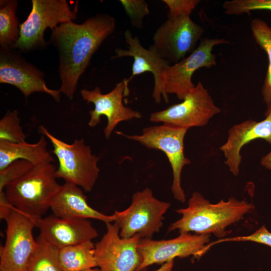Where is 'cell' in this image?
Listing matches in <instances>:
<instances>
[{
	"label": "cell",
	"mask_w": 271,
	"mask_h": 271,
	"mask_svg": "<svg viewBox=\"0 0 271 271\" xmlns=\"http://www.w3.org/2000/svg\"><path fill=\"white\" fill-rule=\"evenodd\" d=\"M260 164L265 168L271 170V151L261 159Z\"/></svg>",
	"instance_id": "obj_32"
},
{
	"label": "cell",
	"mask_w": 271,
	"mask_h": 271,
	"mask_svg": "<svg viewBox=\"0 0 271 271\" xmlns=\"http://www.w3.org/2000/svg\"><path fill=\"white\" fill-rule=\"evenodd\" d=\"M46 242L61 249L92 240L98 236L89 219L63 218L54 215L42 217L36 223Z\"/></svg>",
	"instance_id": "obj_17"
},
{
	"label": "cell",
	"mask_w": 271,
	"mask_h": 271,
	"mask_svg": "<svg viewBox=\"0 0 271 271\" xmlns=\"http://www.w3.org/2000/svg\"><path fill=\"white\" fill-rule=\"evenodd\" d=\"M204 32L203 28L190 16L168 18L157 29L150 46L169 63L174 64L195 49Z\"/></svg>",
	"instance_id": "obj_8"
},
{
	"label": "cell",
	"mask_w": 271,
	"mask_h": 271,
	"mask_svg": "<svg viewBox=\"0 0 271 271\" xmlns=\"http://www.w3.org/2000/svg\"><path fill=\"white\" fill-rule=\"evenodd\" d=\"M45 137L42 134L39 141L34 144L26 141L16 143L0 141V170L18 160L27 161L34 167L53 162L54 160L48 150Z\"/></svg>",
	"instance_id": "obj_20"
},
{
	"label": "cell",
	"mask_w": 271,
	"mask_h": 271,
	"mask_svg": "<svg viewBox=\"0 0 271 271\" xmlns=\"http://www.w3.org/2000/svg\"><path fill=\"white\" fill-rule=\"evenodd\" d=\"M265 118L256 121L248 119L236 124L228 131L226 141L220 147L225 158V164L229 171L237 176L240 171L244 146L257 139H263L271 144V113H265Z\"/></svg>",
	"instance_id": "obj_18"
},
{
	"label": "cell",
	"mask_w": 271,
	"mask_h": 271,
	"mask_svg": "<svg viewBox=\"0 0 271 271\" xmlns=\"http://www.w3.org/2000/svg\"><path fill=\"white\" fill-rule=\"evenodd\" d=\"M246 241L259 243L271 247V232H269L265 226L263 225L258 229L250 235L233 237L223 238L208 243L205 246L204 250L205 251H207L214 245L221 242Z\"/></svg>",
	"instance_id": "obj_29"
},
{
	"label": "cell",
	"mask_w": 271,
	"mask_h": 271,
	"mask_svg": "<svg viewBox=\"0 0 271 271\" xmlns=\"http://www.w3.org/2000/svg\"><path fill=\"white\" fill-rule=\"evenodd\" d=\"M18 2L0 1V45L2 49H13L20 37V24L16 16Z\"/></svg>",
	"instance_id": "obj_22"
},
{
	"label": "cell",
	"mask_w": 271,
	"mask_h": 271,
	"mask_svg": "<svg viewBox=\"0 0 271 271\" xmlns=\"http://www.w3.org/2000/svg\"><path fill=\"white\" fill-rule=\"evenodd\" d=\"M171 204L156 198L148 187L135 193L130 206L113 214L114 222L119 228L121 238H128L138 235L141 238L151 239L163 225L164 215Z\"/></svg>",
	"instance_id": "obj_7"
},
{
	"label": "cell",
	"mask_w": 271,
	"mask_h": 271,
	"mask_svg": "<svg viewBox=\"0 0 271 271\" xmlns=\"http://www.w3.org/2000/svg\"><path fill=\"white\" fill-rule=\"evenodd\" d=\"M228 43L223 38H202L188 56L168 66L165 81L166 93L175 94L183 100L195 86L192 80L194 72L201 68L216 65V56L212 53L213 48Z\"/></svg>",
	"instance_id": "obj_12"
},
{
	"label": "cell",
	"mask_w": 271,
	"mask_h": 271,
	"mask_svg": "<svg viewBox=\"0 0 271 271\" xmlns=\"http://www.w3.org/2000/svg\"><path fill=\"white\" fill-rule=\"evenodd\" d=\"M33 167V165L29 162L18 160L0 170V192L3 191L9 183L20 178Z\"/></svg>",
	"instance_id": "obj_28"
},
{
	"label": "cell",
	"mask_w": 271,
	"mask_h": 271,
	"mask_svg": "<svg viewBox=\"0 0 271 271\" xmlns=\"http://www.w3.org/2000/svg\"><path fill=\"white\" fill-rule=\"evenodd\" d=\"M254 209L252 204L230 198L212 204L198 192H194L188 206L176 212L182 217L168 228V232L178 230L180 234L193 232L196 234L211 235L218 237L228 235L226 230Z\"/></svg>",
	"instance_id": "obj_2"
},
{
	"label": "cell",
	"mask_w": 271,
	"mask_h": 271,
	"mask_svg": "<svg viewBox=\"0 0 271 271\" xmlns=\"http://www.w3.org/2000/svg\"><path fill=\"white\" fill-rule=\"evenodd\" d=\"M266 113H271V105L267 106V109L266 110Z\"/></svg>",
	"instance_id": "obj_35"
},
{
	"label": "cell",
	"mask_w": 271,
	"mask_h": 271,
	"mask_svg": "<svg viewBox=\"0 0 271 271\" xmlns=\"http://www.w3.org/2000/svg\"><path fill=\"white\" fill-rule=\"evenodd\" d=\"M169 9L168 18L190 16L200 2L199 0H163Z\"/></svg>",
	"instance_id": "obj_30"
},
{
	"label": "cell",
	"mask_w": 271,
	"mask_h": 271,
	"mask_svg": "<svg viewBox=\"0 0 271 271\" xmlns=\"http://www.w3.org/2000/svg\"><path fill=\"white\" fill-rule=\"evenodd\" d=\"M5 221L6 237L1 249L0 270L27 271L38 245L33 234L36 224L15 208Z\"/></svg>",
	"instance_id": "obj_9"
},
{
	"label": "cell",
	"mask_w": 271,
	"mask_h": 271,
	"mask_svg": "<svg viewBox=\"0 0 271 271\" xmlns=\"http://www.w3.org/2000/svg\"><path fill=\"white\" fill-rule=\"evenodd\" d=\"M39 131L52 145V152L58 162L57 178L76 185L85 192H90L100 172L99 158L92 154L90 147L82 139H76L72 144L67 143L54 136L43 125L39 126Z\"/></svg>",
	"instance_id": "obj_4"
},
{
	"label": "cell",
	"mask_w": 271,
	"mask_h": 271,
	"mask_svg": "<svg viewBox=\"0 0 271 271\" xmlns=\"http://www.w3.org/2000/svg\"><path fill=\"white\" fill-rule=\"evenodd\" d=\"M129 93L128 84L125 79L117 83L112 90L106 94L102 93L97 86L93 90H81L83 99L94 105V109L89 111V126H96L100 122L101 116H105L107 122L104 133L105 138L108 139L120 122L141 118L142 114L140 112L123 104V99Z\"/></svg>",
	"instance_id": "obj_11"
},
{
	"label": "cell",
	"mask_w": 271,
	"mask_h": 271,
	"mask_svg": "<svg viewBox=\"0 0 271 271\" xmlns=\"http://www.w3.org/2000/svg\"><path fill=\"white\" fill-rule=\"evenodd\" d=\"M15 207L8 199L5 192H0V218L6 220Z\"/></svg>",
	"instance_id": "obj_31"
},
{
	"label": "cell",
	"mask_w": 271,
	"mask_h": 271,
	"mask_svg": "<svg viewBox=\"0 0 271 271\" xmlns=\"http://www.w3.org/2000/svg\"><path fill=\"white\" fill-rule=\"evenodd\" d=\"M223 8L226 14L239 15L250 14L252 11H271V0H232L225 2Z\"/></svg>",
	"instance_id": "obj_26"
},
{
	"label": "cell",
	"mask_w": 271,
	"mask_h": 271,
	"mask_svg": "<svg viewBox=\"0 0 271 271\" xmlns=\"http://www.w3.org/2000/svg\"><path fill=\"white\" fill-rule=\"evenodd\" d=\"M59 257L64 271H81L97 266L92 240L59 249Z\"/></svg>",
	"instance_id": "obj_21"
},
{
	"label": "cell",
	"mask_w": 271,
	"mask_h": 271,
	"mask_svg": "<svg viewBox=\"0 0 271 271\" xmlns=\"http://www.w3.org/2000/svg\"><path fill=\"white\" fill-rule=\"evenodd\" d=\"M81 271H101L99 268L94 267L91 268L87 269Z\"/></svg>",
	"instance_id": "obj_34"
},
{
	"label": "cell",
	"mask_w": 271,
	"mask_h": 271,
	"mask_svg": "<svg viewBox=\"0 0 271 271\" xmlns=\"http://www.w3.org/2000/svg\"><path fill=\"white\" fill-rule=\"evenodd\" d=\"M13 49L1 48L0 83L15 86L26 98L33 93L43 92L59 102L60 90L48 88L44 80V73Z\"/></svg>",
	"instance_id": "obj_15"
},
{
	"label": "cell",
	"mask_w": 271,
	"mask_h": 271,
	"mask_svg": "<svg viewBox=\"0 0 271 271\" xmlns=\"http://www.w3.org/2000/svg\"><path fill=\"white\" fill-rule=\"evenodd\" d=\"M174 266V260L167 261L155 271H172Z\"/></svg>",
	"instance_id": "obj_33"
},
{
	"label": "cell",
	"mask_w": 271,
	"mask_h": 271,
	"mask_svg": "<svg viewBox=\"0 0 271 271\" xmlns=\"http://www.w3.org/2000/svg\"><path fill=\"white\" fill-rule=\"evenodd\" d=\"M188 129L163 123L143 128L140 134L116 133L129 140L139 143L145 147L160 150L166 156L173 173L171 191L174 198L184 203L186 196L181 186V174L183 168L191 161L184 154V138Z\"/></svg>",
	"instance_id": "obj_5"
},
{
	"label": "cell",
	"mask_w": 271,
	"mask_h": 271,
	"mask_svg": "<svg viewBox=\"0 0 271 271\" xmlns=\"http://www.w3.org/2000/svg\"><path fill=\"white\" fill-rule=\"evenodd\" d=\"M17 110L8 111L0 120V141L11 143L25 142L26 135L20 125Z\"/></svg>",
	"instance_id": "obj_25"
},
{
	"label": "cell",
	"mask_w": 271,
	"mask_h": 271,
	"mask_svg": "<svg viewBox=\"0 0 271 271\" xmlns=\"http://www.w3.org/2000/svg\"><path fill=\"white\" fill-rule=\"evenodd\" d=\"M56 169L52 163L34 167L4 189L8 199L15 208L35 224L50 209L61 188L56 180Z\"/></svg>",
	"instance_id": "obj_3"
},
{
	"label": "cell",
	"mask_w": 271,
	"mask_h": 271,
	"mask_svg": "<svg viewBox=\"0 0 271 271\" xmlns=\"http://www.w3.org/2000/svg\"><path fill=\"white\" fill-rule=\"evenodd\" d=\"M106 232L95 245V258L101 271H137L142 262L138 250V235L128 238L120 236L114 223L106 224Z\"/></svg>",
	"instance_id": "obj_13"
},
{
	"label": "cell",
	"mask_w": 271,
	"mask_h": 271,
	"mask_svg": "<svg viewBox=\"0 0 271 271\" xmlns=\"http://www.w3.org/2000/svg\"><path fill=\"white\" fill-rule=\"evenodd\" d=\"M210 236L187 233L168 240L141 238L138 250L142 262L137 271L143 270L154 264H163L177 257L193 255L199 258L201 251L208 244Z\"/></svg>",
	"instance_id": "obj_14"
},
{
	"label": "cell",
	"mask_w": 271,
	"mask_h": 271,
	"mask_svg": "<svg viewBox=\"0 0 271 271\" xmlns=\"http://www.w3.org/2000/svg\"><path fill=\"white\" fill-rule=\"evenodd\" d=\"M119 2L131 25L138 29L143 28V20L150 13L147 3L144 0H120Z\"/></svg>",
	"instance_id": "obj_27"
},
{
	"label": "cell",
	"mask_w": 271,
	"mask_h": 271,
	"mask_svg": "<svg viewBox=\"0 0 271 271\" xmlns=\"http://www.w3.org/2000/svg\"><path fill=\"white\" fill-rule=\"evenodd\" d=\"M36 239L38 245L27 271H64L59 260V249L46 242L40 235Z\"/></svg>",
	"instance_id": "obj_24"
},
{
	"label": "cell",
	"mask_w": 271,
	"mask_h": 271,
	"mask_svg": "<svg viewBox=\"0 0 271 271\" xmlns=\"http://www.w3.org/2000/svg\"><path fill=\"white\" fill-rule=\"evenodd\" d=\"M124 38L127 44V49H116L113 58H133L131 74L128 78H125L126 82L129 84L134 76L147 72H151L154 79L153 99L156 103H160L163 97L165 101L168 103L169 97L165 91V81L166 71L170 63L151 46L148 49L144 48L138 37H133L129 30L125 31Z\"/></svg>",
	"instance_id": "obj_16"
},
{
	"label": "cell",
	"mask_w": 271,
	"mask_h": 271,
	"mask_svg": "<svg viewBox=\"0 0 271 271\" xmlns=\"http://www.w3.org/2000/svg\"><path fill=\"white\" fill-rule=\"evenodd\" d=\"M115 20L106 14H97L82 24L73 21L51 30L49 43L57 49L59 89L68 98L75 94L78 81L89 66L92 56L115 30Z\"/></svg>",
	"instance_id": "obj_1"
},
{
	"label": "cell",
	"mask_w": 271,
	"mask_h": 271,
	"mask_svg": "<svg viewBox=\"0 0 271 271\" xmlns=\"http://www.w3.org/2000/svg\"><path fill=\"white\" fill-rule=\"evenodd\" d=\"M250 28L256 43L266 52L268 58V68L261 93L263 101L268 106L271 105V27L263 20L255 18L251 22Z\"/></svg>",
	"instance_id": "obj_23"
},
{
	"label": "cell",
	"mask_w": 271,
	"mask_h": 271,
	"mask_svg": "<svg viewBox=\"0 0 271 271\" xmlns=\"http://www.w3.org/2000/svg\"><path fill=\"white\" fill-rule=\"evenodd\" d=\"M220 112L208 90L198 82L182 102L152 113L150 120L189 129L206 125Z\"/></svg>",
	"instance_id": "obj_10"
},
{
	"label": "cell",
	"mask_w": 271,
	"mask_h": 271,
	"mask_svg": "<svg viewBox=\"0 0 271 271\" xmlns=\"http://www.w3.org/2000/svg\"><path fill=\"white\" fill-rule=\"evenodd\" d=\"M50 209L53 214L60 218L94 219L105 224L114 221L113 214H104L91 207L80 187L65 183L54 199Z\"/></svg>",
	"instance_id": "obj_19"
},
{
	"label": "cell",
	"mask_w": 271,
	"mask_h": 271,
	"mask_svg": "<svg viewBox=\"0 0 271 271\" xmlns=\"http://www.w3.org/2000/svg\"><path fill=\"white\" fill-rule=\"evenodd\" d=\"M32 10L20 24L19 38L14 46L23 52L41 49L47 45L45 31L76 19L77 6L72 10L66 0H32Z\"/></svg>",
	"instance_id": "obj_6"
}]
</instances>
